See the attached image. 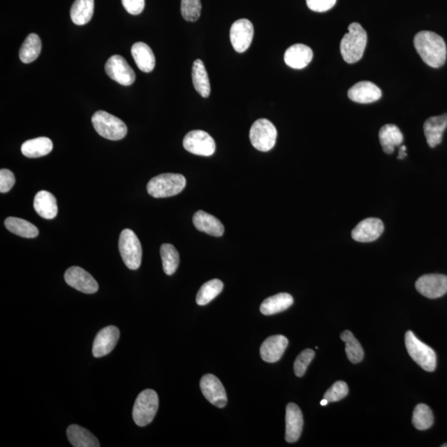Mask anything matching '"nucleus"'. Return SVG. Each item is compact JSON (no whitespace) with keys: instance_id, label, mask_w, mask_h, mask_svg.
<instances>
[{"instance_id":"1","label":"nucleus","mask_w":447,"mask_h":447,"mask_svg":"<svg viewBox=\"0 0 447 447\" xmlns=\"http://www.w3.org/2000/svg\"><path fill=\"white\" fill-rule=\"evenodd\" d=\"M414 46L427 65L439 68L445 64L446 46L441 36L430 31H422L415 36Z\"/></svg>"},{"instance_id":"2","label":"nucleus","mask_w":447,"mask_h":447,"mask_svg":"<svg viewBox=\"0 0 447 447\" xmlns=\"http://www.w3.org/2000/svg\"><path fill=\"white\" fill-rule=\"evenodd\" d=\"M367 44V34L360 24L353 22L349 26V32L344 36L341 43V52L343 59L347 64L359 61Z\"/></svg>"},{"instance_id":"3","label":"nucleus","mask_w":447,"mask_h":447,"mask_svg":"<svg viewBox=\"0 0 447 447\" xmlns=\"http://www.w3.org/2000/svg\"><path fill=\"white\" fill-rule=\"evenodd\" d=\"M186 184V178L181 174L164 173L152 178L147 190L153 198H166L180 193Z\"/></svg>"},{"instance_id":"4","label":"nucleus","mask_w":447,"mask_h":447,"mask_svg":"<svg viewBox=\"0 0 447 447\" xmlns=\"http://www.w3.org/2000/svg\"><path fill=\"white\" fill-rule=\"evenodd\" d=\"M91 122L96 131L110 140H120L126 136L128 129L122 119L99 110L93 115Z\"/></svg>"},{"instance_id":"5","label":"nucleus","mask_w":447,"mask_h":447,"mask_svg":"<svg viewBox=\"0 0 447 447\" xmlns=\"http://www.w3.org/2000/svg\"><path fill=\"white\" fill-rule=\"evenodd\" d=\"M405 345L409 356L420 367L428 372L435 370L437 367L435 351L426 344L420 342L411 330L405 335Z\"/></svg>"},{"instance_id":"6","label":"nucleus","mask_w":447,"mask_h":447,"mask_svg":"<svg viewBox=\"0 0 447 447\" xmlns=\"http://www.w3.org/2000/svg\"><path fill=\"white\" fill-rule=\"evenodd\" d=\"M159 409V396L153 390L140 393L133 409V418L138 426L145 427L153 422Z\"/></svg>"},{"instance_id":"7","label":"nucleus","mask_w":447,"mask_h":447,"mask_svg":"<svg viewBox=\"0 0 447 447\" xmlns=\"http://www.w3.org/2000/svg\"><path fill=\"white\" fill-rule=\"evenodd\" d=\"M119 249L125 265L129 270H136L141 265L142 246L140 240L134 232L125 229L120 234Z\"/></svg>"},{"instance_id":"8","label":"nucleus","mask_w":447,"mask_h":447,"mask_svg":"<svg viewBox=\"0 0 447 447\" xmlns=\"http://www.w3.org/2000/svg\"><path fill=\"white\" fill-rule=\"evenodd\" d=\"M278 132L274 124L266 119L256 120L250 129L249 138L258 151H270L274 147Z\"/></svg>"},{"instance_id":"9","label":"nucleus","mask_w":447,"mask_h":447,"mask_svg":"<svg viewBox=\"0 0 447 447\" xmlns=\"http://www.w3.org/2000/svg\"><path fill=\"white\" fill-rule=\"evenodd\" d=\"M183 147L191 154L205 156L213 155L217 147L213 138L203 131L187 133L183 140Z\"/></svg>"},{"instance_id":"10","label":"nucleus","mask_w":447,"mask_h":447,"mask_svg":"<svg viewBox=\"0 0 447 447\" xmlns=\"http://www.w3.org/2000/svg\"><path fill=\"white\" fill-rule=\"evenodd\" d=\"M105 73L112 80L123 86H131L136 75L126 60L119 55L112 56L105 66Z\"/></svg>"},{"instance_id":"11","label":"nucleus","mask_w":447,"mask_h":447,"mask_svg":"<svg viewBox=\"0 0 447 447\" xmlns=\"http://www.w3.org/2000/svg\"><path fill=\"white\" fill-rule=\"evenodd\" d=\"M65 281L70 287L83 293H96L99 289L96 279L83 268L77 266L71 267L66 271Z\"/></svg>"},{"instance_id":"12","label":"nucleus","mask_w":447,"mask_h":447,"mask_svg":"<svg viewBox=\"0 0 447 447\" xmlns=\"http://www.w3.org/2000/svg\"><path fill=\"white\" fill-rule=\"evenodd\" d=\"M200 390L212 404L222 409L227 404V395L222 383L214 375L208 374L200 379Z\"/></svg>"},{"instance_id":"13","label":"nucleus","mask_w":447,"mask_h":447,"mask_svg":"<svg viewBox=\"0 0 447 447\" xmlns=\"http://www.w3.org/2000/svg\"><path fill=\"white\" fill-rule=\"evenodd\" d=\"M416 288L424 297L435 299L444 296L447 293V276L427 274L420 277L416 281Z\"/></svg>"},{"instance_id":"14","label":"nucleus","mask_w":447,"mask_h":447,"mask_svg":"<svg viewBox=\"0 0 447 447\" xmlns=\"http://www.w3.org/2000/svg\"><path fill=\"white\" fill-rule=\"evenodd\" d=\"M254 26L248 20H237L231 26L230 41L237 52H244L251 45L254 38Z\"/></svg>"},{"instance_id":"15","label":"nucleus","mask_w":447,"mask_h":447,"mask_svg":"<svg viewBox=\"0 0 447 447\" xmlns=\"http://www.w3.org/2000/svg\"><path fill=\"white\" fill-rule=\"evenodd\" d=\"M119 335V330L116 326L110 325L102 329L94 341L93 356L96 358H101L109 355L117 345Z\"/></svg>"},{"instance_id":"16","label":"nucleus","mask_w":447,"mask_h":447,"mask_svg":"<svg viewBox=\"0 0 447 447\" xmlns=\"http://www.w3.org/2000/svg\"><path fill=\"white\" fill-rule=\"evenodd\" d=\"M383 223L377 218H368L362 221L352 231V238L358 242L368 243L376 240L383 234Z\"/></svg>"},{"instance_id":"17","label":"nucleus","mask_w":447,"mask_h":447,"mask_svg":"<svg viewBox=\"0 0 447 447\" xmlns=\"http://www.w3.org/2000/svg\"><path fill=\"white\" fill-rule=\"evenodd\" d=\"M302 411L297 404L291 402L286 408V441L289 444L298 441L302 434Z\"/></svg>"},{"instance_id":"18","label":"nucleus","mask_w":447,"mask_h":447,"mask_svg":"<svg viewBox=\"0 0 447 447\" xmlns=\"http://www.w3.org/2000/svg\"><path fill=\"white\" fill-rule=\"evenodd\" d=\"M348 96L352 101L360 104H369L379 101L382 96V92L381 89L372 82H360L349 89Z\"/></svg>"},{"instance_id":"19","label":"nucleus","mask_w":447,"mask_h":447,"mask_svg":"<svg viewBox=\"0 0 447 447\" xmlns=\"http://www.w3.org/2000/svg\"><path fill=\"white\" fill-rule=\"evenodd\" d=\"M288 345V339L284 335H277L268 337L262 344L261 355L263 360L268 363L279 361Z\"/></svg>"},{"instance_id":"20","label":"nucleus","mask_w":447,"mask_h":447,"mask_svg":"<svg viewBox=\"0 0 447 447\" xmlns=\"http://www.w3.org/2000/svg\"><path fill=\"white\" fill-rule=\"evenodd\" d=\"M312 49L304 44H294L287 49L284 54L285 64L291 68L302 69L312 60Z\"/></svg>"},{"instance_id":"21","label":"nucleus","mask_w":447,"mask_h":447,"mask_svg":"<svg viewBox=\"0 0 447 447\" xmlns=\"http://www.w3.org/2000/svg\"><path fill=\"white\" fill-rule=\"evenodd\" d=\"M446 127L447 114L434 116L426 120L423 129L429 147H435L441 144Z\"/></svg>"},{"instance_id":"22","label":"nucleus","mask_w":447,"mask_h":447,"mask_svg":"<svg viewBox=\"0 0 447 447\" xmlns=\"http://www.w3.org/2000/svg\"><path fill=\"white\" fill-rule=\"evenodd\" d=\"M192 221L196 229L210 235L221 237L225 232V227L217 217L203 211L196 212Z\"/></svg>"},{"instance_id":"23","label":"nucleus","mask_w":447,"mask_h":447,"mask_svg":"<svg viewBox=\"0 0 447 447\" xmlns=\"http://www.w3.org/2000/svg\"><path fill=\"white\" fill-rule=\"evenodd\" d=\"M34 205L36 212L47 220L54 219L58 213L57 199L47 191L38 192L35 196Z\"/></svg>"},{"instance_id":"24","label":"nucleus","mask_w":447,"mask_h":447,"mask_svg":"<svg viewBox=\"0 0 447 447\" xmlns=\"http://www.w3.org/2000/svg\"><path fill=\"white\" fill-rule=\"evenodd\" d=\"M131 54L140 71L147 73L154 69L155 56L149 45L142 42L134 43L131 48Z\"/></svg>"},{"instance_id":"25","label":"nucleus","mask_w":447,"mask_h":447,"mask_svg":"<svg viewBox=\"0 0 447 447\" xmlns=\"http://www.w3.org/2000/svg\"><path fill=\"white\" fill-rule=\"evenodd\" d=\"M53 149L50 138L40 137L26 141L21 147L22 154L27 158H41L51 153Z\"/></svg>"},{"instance_id":"26","label":"nucleus","mask_w":447,"mask_h":447,"mask_svg":"<svg viewBox=\"0 0 447 447\" xmlns=\"http://www.w3.org/2000/svg\"><path fill=\"white\" fill-rule=\"evenodd\" d=\"M66 434L71 445L75 447H99L101 446L99 441L91 432L78 425H71L67 428Z\"/></svg>"},{"instance_id":"27","label":"nucleus","mask_w":447,"mask_h":447,"mask_svg":"<svg viewBox=\"0 0 447 447\" xmlns=\"http://www.w3.org/2000/svg\"><path fill=\"white\" fill-rule=\"evenodd\" d=\"M379 141L384 153L391 154L395 151V147L400 146L404 142V135L396 125L386 124L380 129Z\"/></svg>"},{"instance_id":"28","label":"nucleus","mask_w":447,"mask_h":447,"mask_svg":"<svg viewBox=\"0 0 447 447\" xmlns=\"http://www.w3.org/2000/svg\"><path fill=\"white\" fill-rule=\"evenodd\" d=\"M293 298L288 293H279L268 298L261 306L262 314L271 316L287 310L293 305Z\"/></svg>"},{"instance_id":"29","label":"nucleus","mask_w":447,"mask_h":447,"mask_svg":"<svg viewBox=\"0 0 447 447\" xmlns=\"http://www.w3.org/2000/svg\"><path fill=\"white\" fill-rule=\"evenodd\" d=\"M192 82L196 91L201 96L207 98L211 95V84H210L207 71L203 61L200 59L196 60L192 66Z\"/></svg>"},{"instance_id":"30","label":"nucleus","mask_w":447,"mask_h":447,"mask_svg":"<svg viewBox=\"0 0 447 447\" xmlns=\"http://www.w3.org/2000/svg\"><path fill=\"white\" fill-rule=\"evenodd\" d=\"M94 7V0H75L71 8V20L77 25L88 24L92 19Z\"/></svg>"},{"instance_id":"31","label":"nucleus","mask_w":447,"mask_h":447,"mask_svg":"<svg viewBox=\"0 0 447 447\" xmlns=\"http://www.w3.org/2000/svg\"><path fill=\"white\" fill-rule=\"evenodd\" d=\"M4 226L11 233L27 239L35 238L39 234L38 228L24 219L8 217L4 221Z\"/></svg>"},{"instance_id":"32","label":"nucleus","mask_w":447,"mask_h":447,"mask_svg":"<svg viewBox=\"0 0 447 447\" xmlns=\"http://www.w3.org/2000/svg\"><path fill=\"white\" fill-rule=\"evenodd\" d=\"M42 51V42L38 35L31 34L22 44L20 50V58L25 64H31L38 59Z\"/></svg>"},{"instance_id":"33","label":"nucleus","mask_w":447,"mask_h":447,"mask_svg":"<svg viewBox=\"0 0 447 447\" xmlns=\"http://www.w3.org/2000/svg\"><path fill=\"white\" fill-rule=\"evenodd\" d=\"M224 284L221 280L212 279L201 286L196 301L199 306L207 305L222 292Z\"/></svg>"},{"instance_id":"34","label":"nucleus","mask_w":447,"mask_h":447,"mask_svg":"<svg viewBox=\"0 0 447 447\" xmlns=\"http://www.w3.org/2000/svg\"><path fill=\"white\" fill-rule=\"evenodd\" d=\"M341 339L346 343V352L349 360L353 364L360 363L364 358V350L360 343L350 330H345L341 335Z\"/></svg>"},{"instance_id":"35","label":"nucleus","mask_w":447,"mask_h":447,"mask_svg":"<svg viewBox=\"0 0 447 447\" xmlns=\"http://www.w3.org/2000/svg\"><path fill=\"white\" fill-rule=\"evenodd\" d=\"M160 253L165 274L167 275L175 274L180 263V258L176 248L173 244H163L161 246Z\"/></svg>"},{"instance_id":"36","label":"nucleus","mask_w":447,"mask_h":447,"mask_svg":"<svg viewBox=\"0 0 447 447\" xmlns=\"http://www.w3.org/2000/svg\"><path fill=\"white\" fill-rule=\"evenodd\" d=\"M434 423V417L432 410L426 404H420L416 406L413 415V424L418 430L423 431L430 428Z\"/></svg>"},{"instance_id":"37","label":"nucleus","mask_w":447,"mask_h":447,"mask_svg":"<svg viewBox=\"0 0 447 447\" xmlns=\"http://www.w3.org/2000/svg\"><path fill=\"white\" fill-rule=\"evenodd\" d=\"M200 0H182L181 13L184 19L189 22L198 20L201 13Z\"/></svg>"},{"instance_id":"38","label":"nucleus","mask_w":447,"mask_h":447,"mask_svg":"<svg viewBox=\"0 0 447 447\" xmlns=\"http://www.w3.org/2000/svg\"><path fill=\"white\" fill-rule=\"evenodd\" d=\"M314 357L315 351L311 349H307L299 354L294 362V373L298 377H302L305 374L308 365H310Z\"/></svg>"},{"instance_id":"39","label":"nucleus","mask_w":447,"mask_h":447,"mask_svg":"<svg viewBox=\"0 0 447 447\" xmlns=\"http://www.w3.org/2000/svg\"><path fill=\"white\" fill-rule=\"evenodd\" d=\"M349 393L346 383L343 381L335 382L332 387L325 392L324 399L329 402H337L346 397Z\"/></svg>"},{"instance_id":"40","label":"nucleus","mask_w":447,"mask_h":447,"mask_svg":"<svg viewBox=\"0 0 447 447\" xmlns=\"http://www.w3.org/2000/svg\"><path fill=\"white\" fill-rule=\"evenodd\" d=\"M15 184V177L13 173L8 169H1L0 171V192L6 193L10 191Z\"/></svg>"},{"instance_id":"41","label":"nucleus","mask_w":447,"mask_h":447,"mask_svg":"<svg viewBox=\"0 0 447 447\" xmlns=\"http://www.w3.org/2000/svg\"><path fill=\"white\" fill-rule=\"evenodd\" d=\"M337 0H307V7L311 10L323 13L332 10Z\"/></svg>"},{"instance_id":"42","label":"nucleus","mask_w":447,"mask_h":447,"mask_svg":"<svg viewBox=\"0 0 447 447\" xmlns=\"http://www.w3.org/2000/svg\"><path fill=\"white\" fill-rule=\"evenodd\" d=\"M125 10L132 15H138L144 11L145 0H122Z\"/></svg>"},{"instance_id":"43","label":"nucleus","mask_w":447,"mask_h":447,"mask_svg":"<svg viewBox=\"0 0 447 447\" xmlns=\"http://www.w3.org/2000/svg\"><path fill=\"white\" fill-rule=\"evenodd\" d=\"M406 146H401L400 147V154H399V159H404L405 156H406Z\"/></svg>"},{"instance_id":"44","label":"nucleus","mask_w":447,"mask_h":447,"mask_svg":"<svg viewBox=\"0 0 447 447\" xmlns=\"http://www.w3.org/2000/svg\"><path fill=\"white\" fill-rule=\"evenodd\" d=\"M328 402H329L328 400L324 399L323 401L321 402V406H325L326 404H328Z\"/></svg>"},{"instance_id":"45","label":"nucleus","mask_w":447,"mask_h":447,"mask_svg":"<svg viewBox=\"0 0 447 447\" xmlns=\"http://www.w3.org/2000/svg\"><path fill=\"white\" fill-rule=\"evenodd\" d=\"M441 446H442V447H447V444H444V445H442Z\"/></svg>"}]
</instances>
